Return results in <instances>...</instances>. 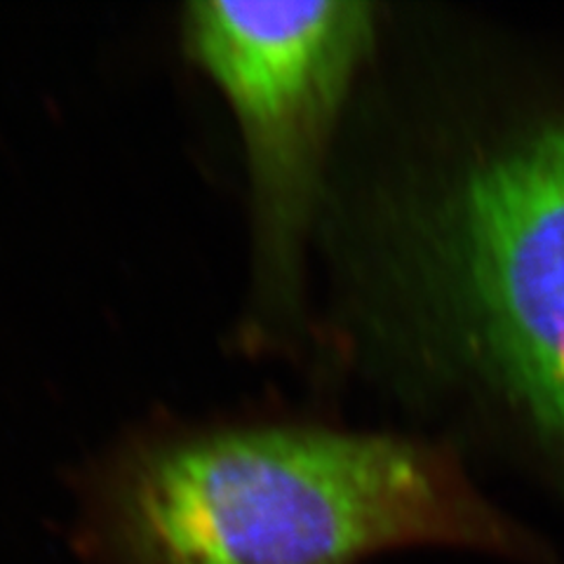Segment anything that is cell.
Masks as SVG:
<instances>
[{"label": "cell", "instance_id": "6da1fadb", "mask_svg": "<svg viewBox=\"0 0 564 564\" xmlns=\"http://www.w3.org/2000/svg\"><path fill=\"white\" fill-rule=\"evenodd\" d=\"M412 551L560 564L454 452L306 426L207 433L149 458L122 501L113 564H372Z\"/></svg>", "mask_w": 564, "mask_h": 564}, {"label": "cell", "instance_id": "7a4b0ae2", "mask_svg": "<svg viewBox=\"0 0 564 564\" xmlns=\"http://www.w3.org/2000/svg\"><path fill=\"white\" fill-rule=\"evenodd\" d=\"M369 3H193L191 55L245 141L261 292L292 306L332 139L377 43Z\"/></svg>", "mask_w": 564, "mask_h": 564}, {"label": "cell", "instance_id": "3957f363", "mask_svg": "<svg viewBox=\"0 0 564 564\" xmlns=\"http://www.w3.org/2000/svg\"><path fill=\"white\" fill-rule=\"evenodd\" d=\"M447 259L475 352L564 478V113L468 172Z\"/></svg>", "mask_w": 564, "mask_h": 564}]
</instances>
